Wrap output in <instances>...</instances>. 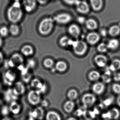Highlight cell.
Returning <instances> with one entry per match:
<instances>
[{
	"label": "cell",
	"instance_id": "1",
	"mask_svg": "<svg viewBox=\"0 0 120 120\" xmlns=\"http://www.w3.org/2000/svg\"><path fill=\"white\" fill-rule=\"evenodd\" d=\"M21 5L19 2H14L8 9L7 18L12 24H17L22 19L23 12Z\"/></svg>",
	"mask_w": 120,
	"mask_h": 120
},
{
	"label": "cell",
	"instance_id": "2",
	"mask_svg": "<svg viewBox=\"0 0 120 120\" xmlns=\"http://www.w3.org/2000/svg\"><path fill=\"white\" fill-rule=\"evenodd\" d=\"M54 22L53 18L52 17H46L42 19L38 27L39 33L43 36L49 35L53 29Z\"/></svg>",
	"mask_w": 120,
	"mask_h": 120
},
{
	"label": "cell",
	"instance_id": "3",
	"mask_svg": "<svg viewBox=\"0 0 120 120\" xmlns=\"http://www.w3.org/2000/svg\"><path fill=\"white\" fill-rule=\"evenodd\" d=\"M72 46L75 54L79 56L83 55L87 49V44L82 41H74Z\"/></svg>",
	"mask_w": 120,
	"mask_h": 120
},
{
	"label": "cell",
	"instance_id": "4",
	"mask_svg": "<svg viewBox=\"0 0 120 120\" xmlns=\"http://www.w3.org/2000/svg\"><path fill=\"white\" fill-rule=\"evenodd\" d=\"M41 93L38 90H33L28 93L27 100L29 103L33 106H37L41 101Z\"/></svg>",
	"mask_w": 120,
	"mask_h": 120
},
{
	"label": "cell",
	"instance_id": "5",
	"mask_svg": "<svg viewBox=\"0 0 120 120\" xmlns=\"http://www.w3.org/2000/svg\"><path fill=\"white\" fill-rule=\"evenodd\" d=\"M24 60L21 54L15 53L13 54L9 61V66L11 67H19L23 64Z\"/></svg>",
	"mask_w": 120,
	"mask_h": 120
},
{
	"label": "cell",
	"instance_id": "6",
	"mask_svg": "<svg viewBox=\"0 0 120 120\" xmlns=\"http://www.w3.org/2000/svg\"><path fill=\"white\" fill-rule=\"evenodd\" d=\"M55 22L60 24H66L72 19L71 16L67 13H63L57 15L53 17Z\"/></svg>",
	"mask_w": 120,
	"mask_h": 120
},
{
	"label": "cell",
	"instance_id": "7",
	"mask_svg": "<svg viewBox=\"0 0 120 120\" xmlns=\"http://www.w3.org/2000/svg\"><path fill=\"white\" fill-rule=\"evenodd\" d=\"M37 0H23L22 5L24 10L28 13L33 12L36 9Z\"/></svg>",
	"mask_w": 120,
	"mask_h": 120
},
{
	"label": "cell",
	"instance_id": "8",
	"mask_svg": "<svg viewBox=\"0 0 120 120\" xmlns=\"http://www.w3.org/2000/svg\"><path fill=\"white\" fill-rule=\"evenodd\" d=\"M31 86L38 90L41 94L45 92L47 89L46 85L43 84L38 79H34L31 82Z\"/></svg>",
	"mask_w": 120,
	"mask_h": 120
},
{
	"label": "cell",
	"instance_id": "9",
	"mask_svg": "<svg viewBox=\"0 0 120 120\" xmlns=\"http://www.w3.org/2000/svg\"><path fill=\"white\" fill-rule=\"evenodd\" d=\"M45 116V111L42 107H38L29 113V118L41 120Z\"/></svg>",
	"mask_w": 120,
	"mask_h": 120
},
{
	"label": "cell",
	"instance_id": "10",
	"mask_svg": "<svg viewBox=\"0 0 120 120\" xmlns=\"http://www.w3.org/2000/svg\"><path fill=\"white\" fill-rule=\"evenodd\" d=\"M76 10L82 14H86L90 11V7L86 1L79 0L76 3Z\"/></svg>",
	"mask_w": 120,
	"mask_h": 120
},
{
	"label": "cell",
	"instance_id": "11",
	"mask_svg": "<svg viewBox=\"0 0 120 120\" xmlns=\"http://www.w3.org/2000/svg\"><path fill=\"white\" fill-rule=\"evenodd\" d=\"M120 112L118 109L114 108L107 113L103 114L102 117L106 120H116L119 117Z\"/></svg>",
	"mask_w": 120,
	"mask_h": 120
},
{
	"label": "cell",
	"instance_id": "12",
	"mask_svg": "<svg viewBox=\"0 0 120 120\" xmlns=\"http://www.w3.org/2000/svg\"><path fill=\"white\" fill-rule=\"evenodd\" d=\"M96 98L92 94H85L82 97V102L86 107H89L93 105L96 101Z\"/></svg>",
	"mask_w": 120,
	"mask_h": 120
},
{
	"label": "cell",
	"instance_id": "13",
	"mask_svg": "<svg viewBox=\"0 0 120 120\" xmlns=\"http://www.w3.org/2000/svg\"><path fill=\"white\" fill-rule=\"evenodd\" d=\"M12 90L17 96H19L24 94L26 91V87L23 83L18 81L15 84Z\"/></svg>",
	"mask_w": 120,
	"mask_h": 120
},
{
	"label": "cell",
	"instance_id": "14",
	"mask_svg": "<svg viewBox=\"0 0 120 120\" xmlns=\"http://www.w3.org/2000/svg\"><path fill=\"white\" fill-rule=\"evenodd\" d=\"M99 35L96 32H92L89 33L86 36V40L89 44L94 45L99 41Z\"/></svg>",
	"mask_w": 120,
	"mask_h": 120
},
{
	"label": "cell",
	"instance_id": "15",
	"mask_svg": "<svg viewBox=\"0 0 120 120\" xmlns=\"http://www.w3.org/2000/svg\"><path fill=\"white\" fill-rule=\"evenodd\" d=\"M21 52L23 56L26 57L31 56L34 54V48L30 45H25L21 48Z\"/></svg>",
	"mask_w": 120,
	"mask_h": 120
},
{
	"label": "cell",
	"instance_id": "16",
	"mask_svg": "<svg viewBox=\"0 0 120 120\" xmlns=\"http://www.w3.org/2000/svg\"><path fill=\"white\" fill-rule=\"evenodd\" d=\"M9 108L10 112L14 114L19 113L21 109V105L16 100L10 102Z\"/></svg>",
	"mask_w": 120,
	"mask_h": 120
},
{
	"label": "cell",
	"instance_id": "17",
	"mask_svg": "<svg viewBox=\"0 0 120 120\" xmlns=\"http://www.w3.org/2000/svg\"><path fill=\"white\" fill-rule=\"evenodd\" d=\"M94 61L97 65L99 67H105L107 63L106 57L102 55H97L94 58Z\"/></svg>",
	"mask_w": 120,
	"mask_h": 120
},
{
	"label": "cell",
	"instance_id": "18",
	"mask_svg": "<svg viewBox=\"0 0 120 120\" xmlns=\"http://www.w3.org/2000/svg\"><path fill=\"white\" fill-rule=\"evenodd\" d=\"M68 32L69 34L74 38L78 37L80 33V30L78 26L76 24H72L68 28Z\"/></svg>",
	"mask_w": 120,
	"mask_h": 120
},
{
	"label": "cell",
	"instance_id": "19",
	"mask_svg": "<svg viewBox=\"0 0 120 120\" xmlns=\"http://www.w3.org/2000/svg\"><path fill=\"white\" fill-rule=\"evenodd\" d=\"M105 86L102 83L97 82L94 84L92 87L93 91L97 94H102L105 90Z\"/></svg>",
	"mask_w": 120,
	"mask_h": 120
},
{
	"label": "cell",
	"instance_id": "20",
	"mask_svg": "<svg viewBox=\"0 0 120 120\" xmlns=\"http://www.w3.org/2000/svg\"><path fill=\"white\" fill-rule=\"evenodd\" d=\"M90 3L93 9L96 11L101 10L103 7V0H90Z\"/></svg>",
	"mask_w": 120,
	"mask_h": 120
},
{
	"label": "cell",
	"instance_id": "21",
	"mask_svg": "<svg viewBox=\"0 0 120 120\" xmlns=\"http://www.w3.org/2000/svg\"><path fill=\"white\" fill-rule=\"evenodd\" d=\"M9 33L12 36L16 37L20 34V27L17 24H12L9 28Z\"/></svg>",
	"mask_w": 120,
	"mask_h": 120
},
{
	"label": "cell",
	"instance_id": "22",
	"mask_svg": "<svg viewBox=\"0 0 120 120\" xmlns=\"http://www.w3.org/2000/svg\"><path fill=\"white\" fill-rule=\"evenodd\" d=\"M74 41L70 39L67 36H64L62 37L59 40L60 45L63 47L67 46H72Z\"/></svg>",
	"mask_w": 120,
	"mask_h": 120
},
{
	"label": "cell",
	"instance_id": "23",
	"mask_svg": "<svg viewBox=\"0 0 120 120\" xmlns=\"http://www.w3.org/2000/svg\"><path fill=\"white\" fill-rule=\"evenodd\" d=\"M46 120H61L60 116L54 111H50L46 115Z\"/></svg>",
	"mask_w": 120,
	"mask_h": 120
},
{
	"label": "cell",
	"instance_id": "24",
	"mask_svg": "<svg viewBox=\"0 0 120 120\" xmlns=\"http://www.w3.org/2000/svg\"><path fill=\"white\" fill-rule=\"evenodd\" d=\"M85 24L88 29L92 30H95L98 27L97 22L93 19H89L86 20Z\"/></svg>",
	"mask_w": 120,
	"mask_h": 120
},
{
	"label": "cell",
	"instance_id": "25",
	"mask_svg": "<svg viewBox=\"0 0 120 120\" xmlns=\"http://www.w3.org/2000/svg\"><path fill=\"white\" fill-rule=\"evenodd\" d=\"M119 45V41L117 39L113 38L109 40L107 45L108 49L114 50L118 47Z\"/></svg>",
	"mask_w": 120,
	"mask_h": 120
},
{
	"label": "cell",
	"instance_id": "26",
	"mask_svg": "<svg viewBox=\"0 0 120 120\" xmlns=\"http://www.w3.org/2000/svg\"><path fill=\"white\" fill-rule=\"evenodd\" d=\"M109 34L113 37L117 36L120 33V27L117 25H114L109 28L108 32Z\"/></svg>",
	"mask_w": 120,
	"mask_h": 120
},
{
	"label": "cell",
	"instance_id": "27",
	"mask_svg": "<svg viewBox=\"0 0 120 120\" xmlns=\"http://www.w3.org/2000/svg\"><path fill=\"white\" fill-rule=\"evenodd\" d=\"M109 68L111 71L113 72L120 69V60L118 59H116L113 60Z\"/></svg>",
	"mask_w": 120,
	"mask_h": 120
},
{
	"label": "cell",
	"instance_id": "28",
	"mask_svg": "<svg viewBox=\"0 0 120 120\" xmlns=\"http://www.w3.org/2000/svg\"><path fill=\"white\" fill-rule=\"evenodd\" d=\"M55 67L56 69L60 72L65 71L67 68L66 63L62 61H58L56 64Z\"/></svg>",
	"mask_w": 120,
	"mask_h": 120
},
{
	"label": "cell",
	"instance_id": "29",
	"mask_svg": "<svg viewBox=\"0 0 120 120\" xmlns=\"http://www.w3.org/2000/svg\"><path fill=\"white\" fill-rule=\"evenodd\" d=\"M74 107V103L73 101L70 100L67 101L64 106V109L65 111L68 113L71 112Z\"/></svg>",
	"mask_w": 120,
	"mask_h": 120
},
{
	"label": "cell",
	"instance_id": "30",
	"mask_svg": "<svg viewBox=\"0 0 120 120\" xmlns=\"http://www.w3.org/2000/svg\"><path fill=\"white\" fill-rule=\"evenodd\" d=\"M16 78L15 74L11 71H7L5 75V79L8 82L11 83L14 81Z\"/></svg>",
	"mask_w": 120,
	"mask_h": 120
},
{
	"label": "cell",
	"instance_id": "31",
	"mask_svg": "<svg viewBox=\"0 0 120 120\" xmlns=\"http://www.w3.org/2000/svg\"><path fill=\"white\" fill-rule=\"evenodd\" d=\"M100 77V73L97 71H90L88 74V78L90 80L96 81Z\"/></svg>",
	"mask_w": 120,
	"mask_h": 120
},
{
	"label": "cell",
	"instance_id": "32",
	"mask_svg": "<svg viewBox=\"0 0 120 120\" xmlns=\"http://www.w3.org/2000/svg\"><path fill=\"white\" fill-rule=\"evenodd\" d=\"M9 34V28L5 26L0 28V36L2 38L7 37Z\"/></svg>",
	"mask_w": 120,
	"mask_h": 120
},
{
	"label": "cell",
	"instance_id": "33",
	"mask_svg": "<svg viewBox=\"0 0 120 120\" xmlns=\"http://www.w3.org/2000/svg\"><path fill=\"white\" fill-rule=\"evenodd\" d=\"M54 64V61L50 58H47L43 61V65L46 68H51L53 67Z\"/></svg>",
	"mask_w": 120,
	"mask_h": 120
},
{
	"label": "cell",
	"instance_id": "34",
	"mask_svg": "<svg viewBox=\"0 0 120 120\" xmlns=\"http://www.w3.org/2000/svg\"><path fill=\"white\" fill-rule=\"evenodd\" d=\"M78 96V93L75 90H70L68 93V97L70 100H72L75 99L77 98Z\"/></svg>",
	"mask_w": 120,
	"mask_h": 120
},
{
	"label": "cell",
	"instance_id": "35",
	"mask_svg": "<svg viewBox=\"0 0 120 120\" xmlns=\"http://www.w3.org/2000/svg\"><path fill=\"white\" fill-rule=\"evenodd\" d=\"M107 45L104 43H101L98 45L97 47V50L99 52H105L108 49Z\"/></svg>",
	"mask_w": 120,
	"mask_h": 120
},
{
	"label": "cell",
	"instance_id": "36",
	"mask_svg": "<svg viewBox=\"0 0 120 120\" xmlns=\"http://www.w3.org/2000/svg\"><path fill=\"white\" fill-rule=\"evenodd\" d=\"M111 74L107 73H105L102 76V80L106 83H109L111 81Z\"/></svg>",
	"mask_w": 120,
	"mask_h": 120
},
{
	"label": "cell",
	"instance_id": "37",
	"mask_svg": "<svg viewBox=\"0 0 120 120\" xmlns=\"http://www.w3.org/2000/svg\"><path fill=\"white\" fill-rule=\"evenodd\" d=\"M1 113L2 115L4 116H7L8 115L10 112L9 106H4L1 108L0 109Z\"/></svg>",
	"mask_w": 120,
	"mask_h": 120
},
{
	"label": "cell",
	"instance_id": "38",
	"mask_svg": "<svg viewBox=\"0 0 120 120\" xmlns=\"http://www.w3.org/2000/svg\"><path fill=\"white\" fill-rule=\"evenodd\" d=\"M112 90L113 92L118 94H120V85L118 83H114L112 86Z\"/></svg>",
	"mask_w": 120,
	"mask_h": 120
},
{
	"label": "cell",
	"instance_id": "39",
	"mask_svg": "<svg viewBox=\"0 0 120 120\" xmlns=\"http://www.w3.org/2000/svg\"><path fill=\"white\" fill-rule=\"evenodd\" d=\"M63 1L67 4L68 5H75L79 0H63Z\"/></svg>",
	"mask_w": 120,
	"mask_h": 120
},
{
	"label": "cell",
	"instance_id": "40",
	"mask_svg": "<svg viewBox=\"0 0 120 120\" xmlns=\"http://www.w3.org/2000/svg\"><path fill=\"white\" fill-rule=\"evenodd\" d=\"M77 20L78 23L81 24H83L85 23L86 21V20L85 18L82 16L79 17L77 18Z\"/></svg>",
	"mask_w": 120,
	"mask_h": 120
},
{
	"label": "cell",
	"instance_id": "41",
	"mask_svg": "<svg viewBox=\"0 0 120 120\" xmlns=\"http://www.w3.org/2000/svg\"><path fill=\"white\" fill-rule=\"evenodd\" d=\"M113 79L116 81H120V73H115L114 74Z\"/></svg>",
	"mask_w": 120,
	"mask_h": 120
},
{
	"label": "cell",
	"instance_id": "42",
	"mask_svg": "<svg viewBox=\"0 0 120 120\" xmlns=\"http://www.w3.org/2000/svg\"><path fill=\"white\" fill-rule=\"evenodd\" d=\"M100 34L102 37H105L107 34V31L105 29H102L100 31Z\"/></svg>",
	"mask_w": 120,
	"mask_h": 120
},
{
	"label": "cell",
	"instance_id": "43",
	"mask_svg": "<svg viewBox=\"0 0 120 120\" xmlns=\"http://www.w3.org/2000/svg\"><path fill=\"white\" fill-rule=\"evenodd\" d=\"M49 0H37V2L41 5H44L47 4Z\"/></svg>",
	"mask_w": 120,
	"mask_h": 120
},
{
	"label": "cell",
	"instance_id": "44",
	"mask_svg": "<svg viewBox=\"0 0 120 120\" xmlns=\"http://www.w3.org/2000/svg\"><path fill=\"white\" fill-rule=\"evenodd\" d=\"M41 103H42V106L45 107H47L48 105V102L46 100H44L42 101H41Z\"/></svg>",
	"mask_w": 120,
	"mask_h": 120
},
{
	"label": "cell",
	"instance_id": "45",
	"mask_svg": "<svg viewBox=\"0 0 120 120\" xmlns=\"http://www.w3.org/2000/svg\"><path fill=\"white\" fill-rule=\"evenodd\" d=\"M4 60V55L2 52H0V64H1Z\"/></svg>",
	"mask_w": 120,
	"mask_h": 120
},
{
	"label": "cell",
	"instance_id": "46",
	"mask_svg": "<svg viewBox=\"0 0 120 120\" xmlns=\"http://www.w3.org/2000/svg\"><path fill=\"white\" fill-rule=\"evenodd\" d=\"M116 102L118 105L120 107V95L118 96L116 99Z\"/></svg>",
	"mask_w": 120,
	"mask_h": 120
},
{
	"label": "cell",
	"instance_id": "47",
	"mask_svg": "<svg viewBox=\"0 0 120 120\" xmlns=\"http://www.w3.org/2000/svg\"><path fill=\"white\" fill-rule=\"evenodd\" d=\"M3 41L2 37L0 36V48L3 45Z\"/></svg>",
	"mask_w": 120,
	"mask_h": 120
},
{
	"label": "cell",
	"instance_id": "48",
	"mask_svg": "<svg viewBox=\"0 0 120 120\" xmlns=\"http://www.w3.org/2000/svg\"><path fill=\"white\" fill-rule=\"evenodd\" d=\"M67 120H77L75 118H69Z\"/></svg>",
	"mask_w": 120,
	"mask_h": 120
},
{
	"label": "cell",
	"instance_id": "49",
	"mask_svg": "<svg viewBox=\"0 0 120 120\" xmlns=\"http://www.w3.org/2000/svg\"><path fill=\"white\" fill-rule=\"evenodd\" d=\"M3 120H11V119L9 118H8V117H5V118H4Z\"/></svg>",
	"mask_w": 120,
	"mask_h": 120
},
{
	"label": "cell",
	"instance_id": "50",
	"mask_svg": "<svg viewBox=\"0 0 120 120\" xmlns=\"http://www.w3.org/2000/svg\"><path fill=\"white\" fill-rule=\"evenodd\" d=\"M27 120H35V119H34L31 118H29Z\"/></svg>",
	"mask_w": 120,
	"mask_h": 120
},
{
	"label": "cell",
	"instance_id": "51",
	"mask_svg": "<svg viewBox=\"0 0 120 120\" xmlns=\"http://www.w3.org/2000/svg\"><path fill=\"white\" fill-rule=\"evenodd\" d=\"M14 2H19L20 0H14Z\"/></svg>",
	"mask_w": 120,
	"mask_h": 120
},
{
	"label": "cell",
	"instance_id": "52",
	"mask_svg": "<svg viewBox=\"0 0 120 120\" xmlns=\"http://www.w3.org/2000/svg\"></svg>",
	"mask_w": 120,
	"mask_h": 120
}]
</instances>
